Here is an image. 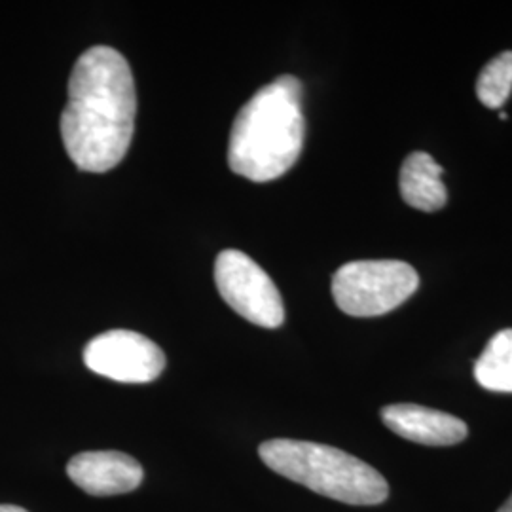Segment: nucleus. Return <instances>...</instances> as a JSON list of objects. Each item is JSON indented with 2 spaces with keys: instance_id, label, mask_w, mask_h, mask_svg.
<instances>
[{
  "instance_id": "nucleus-6",
  "label": "nucleus",
  "mask_w": 512,
  "mask_h": 512,
  "mask_svg": "<svg viewBox=\"0 0 512 512\" xmlns=\"http://www.w3.org/2000/svg\"><path fill=\"white\" fill-rule=\"evenodd\" d=\"M86 366L120 384H148L160 378L165 353L150 338L133 330H109L84 349Z\"/></svg>"
},
{
  "instance_id": "nucleus-8",
  "label": "nucleus",
  "mask_w": 512,
  "mask_h": 512,
  "mask_svg": "<svg viewBox=\"0 0 512 512\" xmlns=\"http://www.w3.org/2000/svg\"><path fill=\"white\" fill-rule=\"evenodd\" d=\"M382 420L395 435L423 446H454L469 435L465 421L420 404H389Z\"/></svg>"
},
{
  "instance_id": "nucleus-1",
  "label": "nucleus",
  "mask_w": 512,
  "mask_h": 512,
  "mask_svg": "<svg viewBox=\"0 0 512 512\" xmlns=\"http://www.w3.org/2000/svg\"><path fill=\"white\" fill-rule=\"evenodd\" d=\"M137 92L126 57L109 46L86 50L69 78L61 114L63 145L80 171L107 173L128 154Z\"/></svg>"
},
{
  "instance_id": "nucleus-7",
  "label": "nucleus",
  "mask_w": 512,
  "mask_h": 512,
  "mask_svg": "<svg viewBox=\"0 0 512 512\" xmlns=\"http://www.w3.org/2000/svg\"><path fill=\"white\" fill-rule=\"evenodd\" d=\"M67 475L86 494L120 495L141 486L145 471L135 458L122 452H84L67 465Z\"/></svg>"
},
{
  "instance_id": "nucleus-13",
  "label": "nucleus",
  "mask_w": 512,
  "mask_h": 512,
  "mask_svg": "<svg viewBox=\"0 0 512 512\" xmlns=\"http://www.w3.org/2000/svg\"><path fill=\"white\" fill-rule=\"evenodd\" d=\"M497 512H512V495L497 509Z\"/></svg>"
},
{
  "instance_id": "nucleus-5",
  "label": "nucleus",
  "mask_w": 512,
  "mask_h": 512,
  "mask_svg": "<svg viewBox=\"0 0 512 512\" xmlns=\"http://www.w3.org/2000/svg\"><path fill=\"white\" fill-rule=\"evenodd\" d=\"M215 283L222 300L249 323L277 329L285 321V306L272 277L251 256L226 249L215 262Z\"/></svg>"
},
{
  "instance_id": "nucleus-10",
  "label": "nucleus",
  "mask_w": 512,
  "mask_h": 512,
  "mask_svg": "<svg viewBox=\"0 0 512 512\" xmlns=\"http://www.w3.org/2000/svg\"><path fill=\"white\" fill-rule=\"evenodd\" d=\"M478 384L495 393H512V329L499 330L476 359Z\"/></svg>"
},
{
  "instance_id": "nucleus-3",
  "label": "nucleus",
  "mask_w": 512,
  "mask_h": 512,
  "mask_svg": "<svg viewBox=\"0 0 512 512\" xmlns=\"http://www.w3.org/2000/svg\"><path fill=\"white\" fill-rule=\"evenodd\" d=\"M258 454L277 475L348 505H380L389 495L387 480L372 465L327 444L274 439L262 442Z\"/></svg>"
},
{
  "instance_id": "nucleus-11",
  "label": "nucleus",
  "mask_w": 512,
  "mask_h": 512,
  "mask_svg": "<svg viewBox=\"0 0 512 512\" xmlns=\"http://www.w3.org/2000/svg\"><path fill=\"white\" fill-rule=\"evenodd\" d=\"M512 92V52L494 57L476 80V95L488 109H501Z\"/></svg>"
},
{
  "instance_id": "nucleus-4",
  "label": "nucleus",
  "mask_w": 512,
  "mask_h": 512,
  "mask_svg": "<svg viewBox=\"0 0 512 512\" xmlns=\"http://www.w3.org/2000/svg\"><path fill=\"white\" fill-rule=\"evenodd\" d=\"M420 287V275L403 260H355L332 277V296L351 317H378L397 310Z\"/></svg>"
},
{
  "instance_id": "nucleus-2",
  "label": "nucleus",
  "mask_w": 512,
  "mask_h": 512,
  "mask_svg": "<svg viewBox=\"0 0 512 512\" xmlns=\"http://www.w3.org/2000/svg\"><path fill=\"white\" fill-rule=\"evenodd\" d=\"M304 135L302 82L279 76L239 110L228 145L230 169L253 183L275 181L298 162Z\"/></svg>"
},
{
  "instance_id": "nucleus-9",
  "label": "nucleus",
  "mask_w": 512,
  "mask_h": 512,
  "mask_svg": "<svg viewBox=\"0 0 512 512\" xmlns=\"http://www.w3.org/2000/svg\"><path fill=\"white\" fill-rule=\"evenodd\" d=\"M442 175L444 167L437 164L431 154L412 152L406 156L399 175V188L404 202L423 213L440 211L448 202Z\"/></svg>"
},
{
  "instance_id": "nucleus-12",
  "label": "nucleus",
  "mask_w": 512,
  "mask_h": 512,
  "mask_svg": "<svg viewBox=\"0 0 512 512\" xmlns=\"http://www.w3.org/2000/svg\"><path fill=\"white\" fill-rule=\"evenodd\" d=\"M0 512H27L16 505H0Z\"/></svg>"
},
{
  "instance_id": "nucleus-14",
  "label": "nucleus",
  "mask_w": 512,
  "mask_h": 512,
  "mask_svg": "<svg viewBox=\"0 0 512 512\" xmlns=\"http://www.w3.org/2000/svg\"><path fill=\"white\" fill-rule=\"evenodd\" d=\"M499 120H503V122H507V120H509V116H507V112H499Z\"/></svg>"
}]
</instances>
